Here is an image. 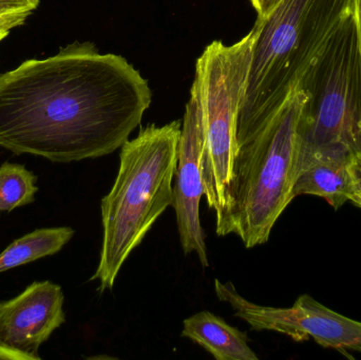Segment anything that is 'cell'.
I'll return each mask as SVG.
<instances>
[{"mask_svg": "<svg viewBox=\"0 0 361 360\" xmlns=\"http://www.w3.org/2000/svg\"><path fill=\"white\" fill-rule=\"evenodd\" d=\"M61 285L35 281L17 297L0 302V342L40 360V347L65 323Z\"/></svg>", "mask_w": 361, "mask_h": 360, "instance_id": "cell-9", "label": "cell"}, {"mask_svg": "<svg viewBox=\"0 0 361 360\" xmlns=\"http://www.w3.org/2000/svg\"><path fill=\"white\" fill-rule=\"evenodd\" d=\"M74 234L73 228L61 226L39 228L16 239L0 253V274L59 253Z\"/></svg>", "mask_w": 361, "mask_h": 360, "instance_id": "cell-12", "label": "cell"}, {"mask_svg": "<svg viewBox=\"0 0 361 360\" xmlns=\"http://www.w3.org/2000/svg\"><path fill=\"white\" fill-rule=\"evenodd\" d=\"M11 30H8V27H4V25H0V42L6 37V36L10 34Z\"/></svg>", "mask_w": 361, "mask_h": 360, "instance_id": "cell-19", "label": "cell"}, {"mask_svg": "<svg viewBox=\"0 0 361 360\" xmlns=\"http://www.w3.org/2000/svg\"><path fill=\"white\" fill-rule=\"evenodd\" d=\"M214 291L252 330L278 332L298 342L313 338L324 348L361 352V323L326 308L312 296L301 295L290 308H271L248 302L233 283L216 279Z\"/></svg>", "mask_w": 361, "mask_h": 360, "instance_id": "cell-7", "label": "cell"}, {"mask_svg": "<svg viewBox=\"0 0 361 360\" xmlns=\"http://www.w3.org/2000/svg\"><path fill=\"white\" fill-rule=\"evenodd\" d=\"M37 177L25 165L4 162L0 166V211L31 204L37 194Z\"/></svg>", "mask_w": 361, "mask_h": 360, "instance_id": "cell-13", "label": "cell"}, {"mask_svg": "<svg viewBox=\"0 0 361 360\" xmlns=\"http://www.w3.org/2000/svg\"><path fill=\"white\" fill-rule=\"evenodd\" d=\"M180 132V120L150 125L122 146L116 181L102 199L103 243L90 278L99 281L101 294L114 289L130 254L173 204Z\"/></svg>", "mask_w": 361, "mask_h": 360, "instance_id": "cell-3", "label": "cell"}, {"mask_svg": "<svg viewBox=\"0 0 361 360\" xmlns=\"http://www.w3.org/2000/svg\"><path fill=\"white\" fill-rule=\"evenodd\" d=\"M354 16H355L356 25H357L358 38H360L361 46V0L354 1Z\"/></svg>", "mask_w": 361, "mask_h": 360, "instance_id": "cell-18", "label": "cell"}, {"mask_svg": "<svg viewBox=\"0 0 361 360\" xmlns=\"http://www.w3.org/2000/svg\"><path fill=\"white\" fill-rule=\"evenodd\" d=\"M352 181H353V192H352L351 201L356 206L361 209V154H355L350 164Z\"/></svg>", "mask_w": 361, "mask_h": 360, "instance_id": "cell-15", "label": "cell"}, {"mask_svg": "<svg viewBox=\"0 0 361 360\" xmlns=\"http://www.w3.org/2000/svg\"><path fill=\"white\" fill-rule=\"evenodd\" d=\"M152 97L125 57L74 42L0 74V147L55 163L108 156L141 124Z\"/></svg>", "mask_w": 361, "mask_h": 360, "instance_id": "cell-1", "label": "cell"}, {"mask_svg": "<svg viewBox=\"0 0 361 360\" xmlns=\"http://www.w3.org/2000/svg\"><path fill=\"white\" fill-rule=\"evenodd\" d=\"M257 29L235 44L214 40L206 46L195 65L203 109L204 143L201 173L204 196L216 211V220L226 211L235 127L242 107L254 54Z\"/></svg>", "mask_w": 361, "mask_h": 360, "instance_id": "cell-6", "label": "cell"}, {"mask_svg": "<svg viewBox=\"0 0 361 360\" xmlns=\"http://www.w3.org/2000/svg\"><path fill=\"white\" fill-rule=\"evenodd\" d=\"M204 143L203 109L199 85L193 80L185 109L178 154L173 204L177 215L180 242L185 255L195 253L203 268H208L205 232L200 221V202L204 196L201 154Z\"/></svg>", "mask_w": 361, "mask_h": 360, "instance_id": "cell-8", "label": "cell"}, {"mask_svg": "<svg viewBox=\"0 0 361 360\" xmlns=\"http://www.w3.org/2000/svg\"><path fill=\"white\" fill-rule=\"evenodd\" d=\"M0 360H33L27 355L13 350L0 342Z\"/></svg>", "mask_w": 361, "mask_h": 360, "instance_id": "cell-17", "label": "cell"}, {"mask_svg": "<svg viewBox=\"0 0 361 360\" xmlns=\"http://www.w3.org/2000/svg\"><path fill=\"white\" fill-rule=\"evenodd\" d=\"M355 0H281L257 17L252 65L235 130L258 128L296 88Z\"/></svg>", "mask_w": 361, "mask_h": 360, "instance_id": "cell-4", "label": "cell"}, {"mask_svg": "<svg viewBox=\"0 0 361 360\" xmlns=\"http://www.w3.org/2000/svg\"><path fill=\"white\" fill-rule=\"evenodd\" d=\"M305 94L299 87L264 125L235 131L226 211L216 220L219 237L237 235L246 249L269 241L294 200L297 127Z\"/></svg>", "mask_w": 361, "mask_h": 360, "instance_id": "cell-2", "label": "cell"}, {"mask_svg": "<svg viewBox=\"0 0 361 360\" xmlns=\"http://www.w3.org/2000/svg\"><path fill=\"white\" fill-rule=\"evenodd\" d=\"M297 87L305 94L297 156L315 149L361 154V46L353 12L339 23Z\"/></svg>", "mask_w": 361, "mask_h": 360, "instance_id": "cell-5", "label": "cell"}, {"mask_svg": "<svg viewBox=\"0 0 361 360\" xmlns=\"http://www.w3.org/2000/svg\"><path fill=\"white\" fill-rule=\"evenodd\" d=\"M355 154L339 149H315L297 156L293 196L312 194L324 199L335 209L351 201L353 192L350 164Z\"/></svg>", "mask_w": 361, "mask_h": 360, "instance_id": "cell-10", "label": "cell"}, {"mask_svg": "<svg viewBox=\"0 0 361 360\" xmlns=\"http://www.w3.org/2000/svg\"><path fill=\"white\" fill-rule=\"evenodd\" d=\"M38 4L39 0H0V25L8 30L20 27Z\"/></svg>", "mask_w": 361, "mask_h": 360, "instance_id": "cell-14", "label": "cell"}, {"mask_svg": "<svg viewBox=\"0 0 361 360\" xmlns=\"http://www.w3.org/2000/svg\"><path fill=\"white\" fill-rule=\"evenodd\" d=\"M183 325L182 337L192 340L216 360L259 359L248 346L246 333L212 313H197L185 319Z\"/></svg>", "mask_w": 361, "mask_h": 360, "instance_id": "cell-11", "label": "cell"}, {"mask_svg": "<svg viewBox=\"0 0 361 360\" xmlns=\"http://www.w3.org/2000/svg\"><path fill=\"white\" fill-rule=\"evenodd\" d=\"M281 0H250L259 18L269 16Z\"/></svg>", "mask_w": 361, "mask_h": 360, "instance_id": "cell-16", "label": "cell"}]
</instances>
